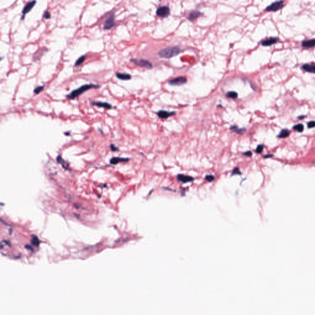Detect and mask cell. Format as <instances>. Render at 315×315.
<instances>
[{
  "mask_svg": "<svg viewBox=\"0 0 315 315\" xmlns=\"http://www.w3.org/2000/svg\"><path fill=\"white\" fill-rule=\"evenodd\" d=\"M180 52V49L178 46L167 47L160 50L158 55L161 58L170 59L177 56Z\"/></svg>",
  "mask_w": 315,
  "mask_h": 315,
  "instance_id": "cell-1",
  "label": "cell"
},
{
  "mask_svg": "<svg viewBox=\"0 0 315 315\" xmlns=\"http://www.w3.org/2000/svg\"><path fill=\"white\" fill-rule=\"evenodd\" d=\"M99 86L95 84H84L81 86L80 87H79L74 90H73L70 94L67 95V97L70 99H74L76 97H78L79 96H80L84 92H86L87 90H89L90 89L93 88H98Z\"/></svg>",
  "mask_w": 315,
  "mask_h": 315,
  "instance_id": "cell-2",
  "label": "cell"
},
{
  "mask_svg": "<svg viewBox=\"0 0 315 315\" xmlns=\"http://www.w3.org/2000/svg\"><path fill=\"white\" fill-rule=\"evenodd\" d=\"M284 6V2L283 0L276 2L265 8V11L267 12H277L281 10Z\"/></svg>",
  "mask_w": 315,
  "mask_h": 315,
  "instance_id": "cell-3",
  "label": "cell"
},
{
  "mask_svg": "<svg viewBox=\"0 0 315 315\" xmlns=\"http://www.w3.org/2000/svg\"><path fill=\"white\" fill-rule=\"evenodd\" d=\"M131 62H133L134 63L142 68H145L147 69H151L153 68L152 63L147 60L133 59H131Z\"/></svg>",
  "mask_w": 315,
  "mask_h": 315,
  "instance_id": "cell-4",
  "label": "cell"
},
{
  "mask_svg": "<svg viewBox=\"0 0 315 315\" xmlns=\"http://www.w3.org/2000/svg\"><path fill=\"white\" fill-rule=\"evenodd\" d=\"M187 82V79L185 76H179L172 79L169 81V84L171 86H182Z\"/></svg>",
  "mask_w": 315,
  "mask_h": 315,
  "instance_id": "cell-5",
  "label": "cell"
},
{
  "mask_svg": "<svg viewBox=\"0 0 315 315\" xmlns=\"http://www.w3.org/2000/svg\"><path fill=\"white\" fill-rule=\"evenodd\" d=\"M116 25L115 23V16L114 14H112L104 23L103 26V29L104 30H110L113 27H115Z\"/></svg>",
  "mask_w": 315,
  "mask_h": 315,
  "instance_id": "cell-6",
  "label": "cell"
},
{
  "mask_svg": "<svg viewBox=\"0 0 315 315\" xmlns=\"http://www.w3.org/2000/svg\"><path fill=\"white\" fill-rule=\"evenodd\" d=\"M36 3V0H32V1L29 2L27 5H26L23 10H22V20H23L25 17L26 14L29 13L30 11H32V9L33 8V7L35 6Z\"/></svg>",
  "mask_w": 315,
  "mask_h": 315,
  "instance_id": "cell-7",
  "label": "cell"
},
{
  "mask_svg": "<svg viewBox=\"0 0 315 315\" xmlns=\"http://www.w3.org/2000/svg\"><path fill=\"white\" fill-rule=\"evenodd\" d=\"M156 14L162 18H165L170 15V9L167 6H161L156 11Z\"/></svg>",
  "mask_w": 315,
  "mask_h": 315,
  "instance_id": "cell-8",
  "label": "cell"
},
{
  "mask_svg": "<svg viewBox=\"0 0 315 315\" xmlns=\"http://www.w3.org/2000/svg\"><path fill=\"white\" fill-rule=\"evenodd\" d=\"M278 38L277 37H270L264 39V40L261 41V44L263 46H270L277 43L278 41Z\"/></svg>",
  "mask_w": 315,
  "mask_h": 315,
  "instance_id": "cell-9",
  "label": "cell"
},
{
  "mask_svg": "<svg viewBox=\"0 0 315 315\" xmlns=\"http://www.w3.org/2000/svg\"><path fill=\"white\" fill-rule=\"evenodd\" d=\"M176 113L175 112H169L166 110H160L158 112L157 114L158 117L161 118V119H167V118H168L169 117L175 115Z\"/></svg>",
  "mask_w": 315,
  "mask_h": 315,
  "instance_id": "cell-10",
  "label": "cell"
},
{
  "mask_svg": "<svg viewBox=\"0 0 315 315\" xmlns=\"http://www.w3.org/2000/svg\"><path fill=\"white\" fill-rule=\"evenodd\" d=\"M177 179L179 181L182 182V183H187V182H192L193 180H194V178L191 177V176H186V175H183V174H178L177 176Z\"/></svg>",
  "mask_w": 315,
  "mask_h": 315,
  "instance_id": "cell-11",
  "label": "cell"
},
{
  "mask_svg": "<svg viewBox=\"0 0 315 315\" xmlns=\"http://www.w3.org/2000/svg\"><path fill=\"white\" fill-rule=\"evenodd\" d=\"M301 46L306 49L315 47V39H308V40H305L302 41V43H301Z\"/></svg>",
  "mask_w": 315,
  "mask_h": 315,
  "instance_id": "cell-12",
  "label": "cell"
},
{
  "mask_svg": "<svg viewBox=\"0 0 315 315\" xmlns=\"http://www.w3.org/2000/svg\"><path fill=\"white\" fill-rule=\"evenodd\" d=\"M129 161V158H121V157H113L112 158L110 159V163L112 164L116 165L121 162H127Z\"/></svg>",
  "mask_w": 315,
  "mask_h": 315,
  "instance_id": "cell-13",
  "label": "cell"
},
{
  "mask_svg": "<svg viewBox=\"0 0 315 315\" xmlns=\"http://www.w3.org/2000/svg\"><path fill=\"white\" fill-rule=\"evenodd\" d=\"M202 15V13H201L198 11H192L188 15V20L190 21H194L196 19H198L199 17H200Z\"/></svg>",
  "mask_w": 315,
  "mask_h": 315,
  "instance_id": "cell-14",
  "label": "cell"
},
{
  "mask_svg": "<svg viewBox=\"0 0 315 315\" xmlns=\"http://www.w3.org/2000/svg\"><path fill=\"white\" fill-rule=\"evenodd\" d=\"M301 68H302V69L307 72L315 73V64L312 65V64L306 63V64L303 65Z\"/></svg>",
  "mask_w": 315,
  "mask_h": 315,
  "instance_id": "cell-15",
  "label": "cell"
},
{
  "mask_svg": "<svg viewBox=\"0 0 315 315\" xmlns=\"http://www.w3.org/2000/svg\"><path fill=\"white\" fill-rule=\"evenodd\" d=\"M93 104L94 105V106H97V107H102V108H104V109H112V105L107 103V102H94L93 103Z\"/></svg>",
  "mask_w": 315,
  "mask_h": 315,
  "instance_id": "cell-16",
  "label": "cell"
},
{
  "mask_svg": "<svg viewBox=\"0 0 315 315\" xmlns=\"http://www.w3.org/2000/svg\"><path fill=\"white\" fill-rule=\"evenodd\" d=\"M57 161L59 163H60V164L62 165V166L64 169H67V170L69 169V167H70L69 164L68 163L67 161H66L65 160H64L62 158V156H61L60 155H59V156L57 157Z\"/></svg>",
  "mask_w": 315,
  "mask_h": 315,
  "instance_id": "cell-17",
  "label": "cell"
},
{
  "mask_svg": "<svg viewBox=\"0 0 315 315\" xmlns=\"http://www.w3.org/2000/svg\"><path fill=\"white\" fill-rule=\"evenodd\" d=\"M116 77L118 79H120V80H124V81L129 80L130 79H131V76L129 74H127V73H123L118 72V73H116Z\"/></svg>",
  "mask_w": 315,
  "mask_h": 315,
  "instance_id": "cell-18",
  "label": "cell"
},
{
  "mask_svg": "<svg viewBox=\"0 0 315 315\" xmlns=\"http://www.w3.org/2000/svg\"><path fill=\"white\" fill-rule=\"evenodd\" d=\"M230 129V130L233 131V132L237 133L238 134H243V133L244 132L245 130H246L244 128H239V127H238L237 126H231Z\"/></svg>",
  "mask_w": 315,
  "mask_h": 315,
  "instance_id": "cell-19",
  "label": "cell"
},
{
  "mask_svg": "<svg viewBox=\"0 0 315 315\" xmlns=\"http://www.w3.org/2000/svg\"><path fill=\"white\" fill-rule=\"evenodd\" d=\"M290 134V131L287 129H283L280 134L278 135V137L284 139L287 137Z\"/></svg>",
  "mask_w": 315,
  "mask_h": 315,
  "instance_id": "cell-20",
  "label": "cell"
},
{
  "mask_svg": "<svg viewBox=\"0 0 315 315\" xmlns=\"http://www.w3.org/2000/svg\"><path fill=\"white\" fill-rule=\"evenodd\" d=\"M226 96L228 98L234 99H236V98L238 97V93H236V92L233 91V90L228 91V93L226 94Z\"/></svg>",
  "mask_w": 315,
  "mask_h": 315,
  "instance_id": "cell-21",
  "label": "cell"
},
{
  "mask_svg": "<svg viewBox=\"0 0 315 315\" xmlns=\"http://www.w3.org/2000/svg\"><path fill=\"white\" fill-rule=\"evenodd\" d=\"M293 129L298 133H301V132H303L304 130V126L302 124H298L295 125L293 127Z\"/></svg>",
  "mask_w": 315,
  "mask_h": 315,
  "instance_id": "cell-22",
  "label": "cell"
},
{
  "mask_svg": "<svg viewBox=\"0 0 315 315\" xmlns=\"http://www.w3.org/2000/svg\"><path fill=\"white\" fill-rule=\"evenodd\" d=\"M86 59V56H81L80 58H78L77 59V60L75 62V67H77V66H79V65H81L85 60Z\"/></svg>",
  "mask_w": 315,
  "mask_h": 315,
  "instance_id": "cell-23",
  "label": "cell"
},
{
  "mask_svg": "<svg viewBox=\"0 0 315 315\" xmlns=\"http://www.w3.org/2000/svg\"><path fill=\"white\" fill-rule=\"evenodd\" d=\"M44 87V86H38L36 87L34 90H33V93L34 94H39V93H41V92L43 90Z\"/></svg>",
  "mask_w": 315,
  "mask_h": 315,
  "instance_id": "cell-24",
  "label": "cell"
},
{
  "mask_svg": "<svg viewBox=\"0 0 315 315\" xmlns=\"http://www.w3.org/2000/svg\"><path fill=\"white\" fill-rule=\"evenodd\" d=\"M241 173L240 171V169L238 167H234L233 170H232L231 176H233L234 175H241Z\"/></svg>",
  "mask_w": 315,
  "mask_h": 315,
  "instance_id": "cell-25",
  "label": "cell"
},
{
  "mask_svg": "<svg viewBox=\"0 0 315 315\" xmlns=\"http://www.w3.org/2000/svg\"><path fill=\"white\" fill-rule=\"evenodd\" d=\"M264 147L263 145H258L256 149H255V152L258 154H260V153H261L262 152H263V150H264Z\"/></svg>",
  "mask_w": 315,
  "mask_h": 315,
  "instance_id": "cell-26",
  "label": "cell"
},
{
  "mask_svg": "<svg viewBox=\"0 0 315 315\" xmlns=\"http://www.w3.org/2000/svg\"><path fill=\"white\" fill-rule=\"evenodd\" d=\"M205 179H206L207 181L209 182H213V181L214 180V179H215V177H214V176H213V175H207V176H206L205 177Z\"/></svg>",
  "mask_w": 315,
  "mask_h": 315,
  "instance_id": "cell-27",
  "label": "cell"
},
{
  "mask_svg": "<svg viewBox=\"0 0 315 315\" xmlns=\"http://www.w3.org/2000/svg\"><path fill=\"white\" fill-rule=\"evenodd\" d=\"M43 17L46 19H49L50 18V12L48 11H45L43 14Z\"/></svg>",
  "mask_w": 315,
  "mask_h": 315,
  "instance_id": "cell-28",
  "label": "cell"
},
{
  "mask_svg": "<svg viewBox=\"0 0 315 315\" xmlns=\"http://www.w3.org/2000/svg\"><path fill=\"white\" fill-rule=\"evenodd\" d=\"M308 128H313L315 127V121H311L308 123Z\"/></svg>",
  "mask_w": 315,
  "mask_h": 315,
  "instance_id": "cell-29",
  "label": "cell"
},
{
  "mask_svg": "<svg viewBox=\"0 0 315 315\" xmlns=\"http://www.w3.org/2000/svg\"><path fill=\"white\" fill-rule=\"evenodd\" d=\"M32 243L34 245L38 246L39 244V240H38V239L36 237H33V238L32 240Z\"/></svg>",
  "mask_w": 315,
  "mask_h": 315,
  "instance_id": "cell-30",
  "label": "cell"
},
{
  "mask_svg": "<svg viewBox=\"0 0 315 315\" xmlns=\"http://www.w3.org/2000/svg\"><path fill=\"white\" fill-rule=\"evenodd\" d=\"M243 155H244V156H249V157H251V156H252V152H251V151H246V152L243 153Z\"/></svg>",
  "mask_w": 315,
  "mask_h": 315,
  "instance_id": "cell-31",
  "label": "cell"
},
{
  "mask_svg": "<svg viewBox=\"0 0 315 315\" xmlns=\"http://www.w3.org/2000/svg\"><path fill=\"white\" fill-rule=\"evenodd\" d=\"M110 148H111L112 151H116L118 150V148L116 147L115 145H113V144H112V145H110Z\"/></svg>",
  "mask_w": 315,
  "mask_h": 315,
  "instance_id": "cell-32",
  "label": "cell"
},
{
  "mask_svg": "<svg viewBox=\"0 0 315 315\" xmlns=\"http://www.w3.org/2000/svg\"><path fill=\"white\" fill-rule=\"evenodd\" d=\"M273 154H267L265 156H264V158H271V157H273Z\"/></svg>",
  "mask_w": 315,
  "mask_h": 315,
  "instance_id": "cell-33",
  "label": "cell"
},
{
  "mask_svg": "<svg viewBox=\"0 0 315 315\" xmlns=\"http://www.w3.org/2000/svg\"><path fill=\"white\" fill-rule=\"evenodd\" d=\"M305 117V116H300V117H298V118H300V119H303V118H304Z\"/></svg>",
  "mask_w": 315,
  "mask_h": 315,
  "instance_id": "cell-34",
  "label": "cell"
}]
</instances>
